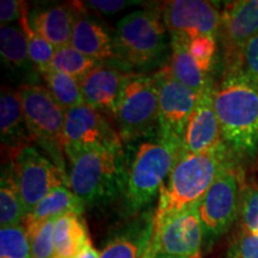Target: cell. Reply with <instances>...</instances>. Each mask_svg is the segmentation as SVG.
Listing matches in <instances>:
<instances>
[{
  "instance_id": "34",
  "label": "cell",
  "mask_w": 258,
  "mask_h": 258,
  "mask_svg": "<svg viewBox=\"0 0 258 258\" xmlns=\"http://www.w3.org/2000/svg\"><path fill=\"white\" fill-rule=\"evenodd\" d=\"M227 258H258V237L240 230L231 240Z\"/></svg>"
},
{
  "instance_id": "32",
  "label": "cell",
  "mask_w": 258,
  "mask_h": 258,
  "mask_svg": "<svg viewBox=\"0 0 258 258\" xmlns=\"http://www.w3.org/2000/svg\"><path fill=\"white\" fill-rule=\"evenodd\" d=\"M239 220L241 231L258 237V186L250 184L241 188Z\"/></svg>"
},
{
  "instance_id": "4",
  "label": "cell",
  "mask_w": 258,
  "mask_h": 258,
  "mask_svg": "<svg viewBox=\"0 0 258 258\" xmlns=\"http://www.w3.org/2000/svg\"><path fill=\"white\" fill-rule=\"evenodd\" d=\"M182 148L161 140L139 145L128 169V182L123 195L125 213L131 217L147 211L178 161Z\"/></svg>"
},
{
  "instance_id": "16",
  "label": "cell",
  "mask_w": 258,
  "mask_h": 258,
  "mask_svg": "<svg viewBox=\"0 0 258 258\" xmlns=\"http://www.w3.org/2000/svg\"><path fill=\"white\" fill-rule=\"evenodd\" d=\"M156 212L147 209L121 226L101 251V258H144L153 237Z\"/></svg>"
},
{
  "instance_id": "7",
  "label": "cell",
  "mask_w": 258,
  "mask_h": 258,
  "mask_svg": "<svg viewBox=\"0 0 258 258\" xmlns=\"http://www.w3.org/2000/svg\"><path fill=\"white\" fill-rule=\"evenodd\" d=\"M27 128L32 140L37 141L62 171L63 124L66 111L57 104L47 88L25 85L19 89Z\"/></svg>"
},
{
  "instance_id": "30",
  "label": "cell",
  "mask_w": 258,
  "mask_h": 258,
  "mask_svg": "<svg viewBox=\"0 0 258 258\" xmlns=\"http://www.w3.org/2000/svg\"><path fill=\"white\" fill-rule=\"evenodd\" d=\"M56 219L42 221L40 224L24 227L30 245L32 258H53V233Z\"/></svg>"
},
{
  "instance_id": "38",
  "label": "cell",
  "mask_w": 258,
  "mask_h": 258,
  "mask_svg": "<svg viewBox=\"0 0 258 258\" xmlns=\"http://www.w3.org/2000/svg\"><path fill=\"white\" fill-rule=\"evenodd\" d=\"M144 258H184V257H175V256H166V254H157L153 257H144Z\"/></svg>"
},
{
  "instance_id": "33",
  "label": "cell",
  "mask_w": 258,
  "mask_h": 258,
  "mask_svg": "<svg viewBox=\"0 0 258 258\" xmlns=\"http://www.w3.org/2000/svg\"><path fill=\"white\" fill-rule=\"evenodd\" d=\"M188 50L203 73L208 74L217 53V40L214 36H199L188 43Z\"/></svg>"
},
{
  "instance_id": "26",
  "label": "cell",
  "mask_w": 258,
  "mask_h": 258,
  "mask_svg": "<svg viewBox=\"0 0 258 258\" xmlns=\"http://www.w3.org/2000/svg\"><path fill=\"white\" fill-rule=\"evenodd\" d=\"M0 54L3 61L14 69H24L31 62L28 40L21 25L2 24L0 27Z\"/></svg>"
},
{
  "instance_id": "35",
  "label": "cell",
  "mask_w": 258,
  "mask_h": 258,
  "mask_svg": "<svg viewBox=\"0 0 258 258\" xmlns=\"http://www.w3.org/2000/svg\"><path fill=\"white\" fill-rule=\"evenodd\" d=\"M134 4H138V2H127V0H91V2H88V6L103 15L117 14Z\"/></svg>"
},
{
  "instance_id": "22",
  "label": "cell",
  "mask_w": 258,
  "mask_h": 258,
  "mask_svg": "<svg viewBox=\"0 0 258 258\" xmlns=\"http://www.w3.org/2000/svg\"><path fill=\"white\" fill-rule=\"evenodd\" d=\"M86 206L69 185H60L48 194L25 218L24 227L40 224L66 214L83 215Z\"/></svg>"
},
{
  "instance_id": "31",
  "label": "cell",
  "mask_w": 258,
  "mask_h": 258,
  "mask_svg": "<svg viewBox=\"0 0 258 258\" xmlns=\"http://www.w3.org/2000/svg\"><path fill=\"white\" fill-rule=\"evenodd\" d=\"M0 258H32L24 226L0 230Z\"/></svg>"
},
{
  "instance_id": "19",
  "label": "cell",
  "mask_w": 258,
  "mask_h": 258,
  "mask_svg": "<svg viewBox=\"0 0 258 258\" xmlns=\"http://www.w3.org/2000/svg\"><path fill=\"white\" fill-rule=\"evenodd\" d=\"M71 46L97 61L116 57L114 38L99 22L90 17L84 4L77 15Z\"/></svg>"
},
{
  "instance_id": "23",
  "label": "cell",
  "mask_w": 258,
  "mask_h": 258,
  "mask_svg": "<svg viewBox=\"0 0 258 258\" xmlns=\"http://www.w3.org/2000/svg\"><path fill=\"white\" fill-rule=\"evenodd\" d=\"M189 42L171 38V56L167 64L170 73L180 84L201 95L212 85L208 76L203 73L188 50Z\"/></svg>"
},
{
  "instance_id": "1",
  "label": "cell",
  "mask_w": 258,
  "mask_h": 258,
  "mask_svg": "<svg viewBox=\"0 0 258 258\" xmlns=\"http://www.w3.org/2000/svg\"><path fill=\"white\" fill-rule=\"evenodd\" d=\"M69 160V186L85 206L102 207L123 196L128 182L122 147H83L64 145Z\"/></svg>"
},
{
  "instance_id": "27",
  "label": "cell",
  "mask_w": 258,
  "mask_h": 258,
  "mask_svg": "<svg viewBox=\"0 0 258 258\" xmlns=\"http://www.w3.org/2000/svg\"><path fill=\"white\" fill-rule=\"evenodd\" d=\"M19 25L23 29L25 36L28 40V49L29 57H30L31 63L36 67L40 73L49 70L51 67V61L55 55L56 48L50 44L47 40L41 37L36 31L32 30L29 23V12L28 5L24 4L23 14L19 19Z\"/></svg>"
},
{
  "instance_id": "20",
  "label": "cell",
  "mask_w": 258,
  "mask_h": 258,
  "mask_svg": "<svg viewBox=\"0 0 258 258\" xmlns=\"http://www.w3.org/2000/svg\"><path fill=\"white\" fill-rule=\"evenodd\" d=\"M0 133L3 145H11L14 154L32 139L25 124L19 91L4 89L0 96Z\"/></svg>"
},
{
  "instance_id": "9",
  "label": "cell",
  "mask_w": 258,
  "mask_h": 258,
  "mask_svg": "<svg viewBox=\"0 0 258 258\" xmlns=\"http://www.w3.org/2000/svg\"><path fill=\"white\" fill-rule=\"evenodd\" d=\"M240 175L235 166L222 172L199 202L203 231V253L208 252L239 218Z\"/></svg>"
},
{
  "instance_id": "37",
  "label": "cell",
  "mask_w": 258,
  "mask_h": 258,
  "mask_svg": "<svg viewBox=\"0 0 258 258\" xmlns=\"http://www.w3.org/2000/svg\"><path fill=\"white\" fill-rule=\"evenodd\" d=\"M77 258H101V252L93 246L92 241H90Z\"/></svg>"
},
{
  "instance_id": "11",
  "label": "cell",
  "mask_w": 258,
  "mask_h": 258,
  "mask_svg": "<svg viewBox=\"0 0 258 258\" xmlns=\"http://www.w3.org/2000/svg\"><path fill=\"white\" fill-rule=\"evenodd\" d=\"M159 97V135L161 140L182 148L189 118L198 105L200 95L180 84L164 66L154 74Z\"/></svg>"
},
{
  "instance_id": "5",
  "label": "cell",
  "mask_w": 258,
  "mask_h": 258,
  "mask_svg": "<svg viewBox=\"0 0 258 258\" xmlns=\"http://www.w3.org/2000/svg\"><path fill=\"white\" fill-rule=\"evenodd\" d=\"M116 57L134 69L152 66L166 49V27L154 10H139L117 23L114 37Z\"/></svg>"
},
{
  "instance_id": "13",
  "label": "cell",
  "mask_w": 258,
  "mask_h": 258,
  "mask_svg": "<svg viewBox=\"0 0 258 258\" xmlns=\"http://www.w3.org/2000/svg\"><path fill=\"white\" fill-rule=\"evenodd\" d=\"M122 147V139L101 111L88 104L70 109L64 115L63 146Z\"/></svg>"
},
{
  "instance_id": "18",
  "label": "cell",
  "mask_w": 258,
  "mask_h": 258,
  "mask_svg": "<svg viewBox=\"0 0 258 258\" xmlns=\"http://www.w3.org/2000/svg\"><path fill=\"white\" fill-rule=\"evenodd\" d=\"M82 3L49 5L29 15L32 30L55 48L71 46L73 28Z\"/></svg>"
},
{
  "instance_id": "14",
  "label": "cell",
  "mask_w": 258,
  "mask_h": 258,
  "mask_svg": "<svg viewBox=\"0 0 258 258\" xmlns=\"http://www.w3.org/2000/svg\"><path fill=\"white\" fill-rule=\"evenodd\" d=\"M213 86L200 95L182 141V153H203L225 145L213 99Z\"/></svg>"
},
{
  "instance_id": "21",
  "label": "cell",
  "mask_w": 258,
  "mask_h": 258,
  "mask_svg": "<svg viewBox=\"0 0 258 258\" xmlns=\"http://www.w3.org/2000/svg\"><path fill=\"white\" fill-rule=\"evenodd\" d=\"M91 239L83 215L66 214L57 218L54 227L53 258H77Z\"/></svg>"
},
{
  "instance_id": "36",
  "label": "cell",
  "mask_w": 258,
  "mask_h": 258,
  "mask_svg": "<svg viewBox=\"0 0 258 258\" xmlns=\"http://www.w3.org/2000/svg\"><path fill=\"white\" fill-rule=\"evenodd\" d=\"M24 3L17 0H2L0 3V22L2 24H10L19 21L23 14Z\"/></svg>"
},
{
  "instance_id": "15",
  "label": "cell",
  "mask_w": 258,
  "mask_h": 258,
  "mask_svg": "<svg viewBox=\"0 0 258 258\" xmlns=\"http://www.w3.org/2000/svg\"><path fill=\"white\" fill-rule=\"evenodd\" d=\"M220 35L226 61L258 35V0H240L226 5L221 12Z\"/></svg>"
},
{
  "instance_id": "2",
  "label": "cell",
  "mask_w": 258,
  "mask_h": 258,
  "mask_svg": "<svg viewBox=\"0 0 258 258\" xmlns=\"http://www.w3.org/2000/svg\"><path fill=\"white\" fill-rule=\"evenodd\" d=\"M222 143L234 158L258 152V86L239 74L226 73L213 90Z\"/></svg>"
},
{
  "instance_id": "25",
  "label": "cell",
  "mask_w": 258,
  "mask_h": 258,
  "mask_svg": "<svg viewBox=\"0 0 258 258\" xmlns=\"http://www.w3.org/2000/svg\"><path fill=\"white\" fill-rule=\"evenodd\" d=\"M41 74L46 82L48 91L64 111L84 104L79 80L51 67Z\"/></svg>"
},
{
  "instance_id": "10",
  "label": "cell",
  "mask_w": 258,
  "mask_h": 258,
  "mask_svg": "<svg viewBox=\"0 0 258 258\" xmlns=\"http://www.w3.org/2000/svg\"><path fill=\"white\" fill-rule=\"evenodd\" d=\"M12 163L16 182L28 214L51 190L60 185H69L64 172L31 145L19 148L14 154Z\"/></svg>"
},
{
  "instance_id": "29",
  "label": "cell",
  "mask_w": 258,
  "mask_h": 258,
  "mask_svg": "<svg viewBox=\"0 0 258 258\" xmlns=\"http://www.w3.org/2000/svg\"><path fill=\"white\" fill-rule=\"evenodd\" d=\"M226 73L239 74L258 86V35L227 61Z\"/></svg>"
},
{
  "instance_id": "8",
  "label": "cell",
  "mask_w": 258,
  "mask_h": 258,
  "mask_svg": "<svg viewBox=\"0 0 258 258\" xmlns=\"http://www.w3.org/2000/svg\"><path fill=\"white\" fill-rule=\"evenodd\" d=\"M157 254L201 258L203 231L199 203L180 211L156 214L153 237L144 257Z\"/></svg>"
},
{
  "instance_id": "12",
  "label": "cell",
  "mask_w": 258,
  "mask_h": 258,
  "mask_svg": "<svg viewBox=\"0 0 258 258\" xmlns=\"http://www.w3.org/2000/svg\"><path fill=\"white\" fill-rule=\"evenodd\" d=\"M163 21L171 38L190 42L199 36H217L221 12L203 0H173L164 5Z\"/></svg>"
},
{
  "instance_id": "28",
  "label": "cell",
  "mask_w": 258,
  "mask_h": 258,
  "mask_svg": "<svg viewBox=\"0 0 258 258\" xmlns=\"http://www.w3.org/2000/svg\"><path fill=\"white\" fill-rule=\"evenodd\" d=\"M98 66V61L80 53L72 46L56 48L51 61V69L60 71L77 80H82Z\"/></svg>"
},
{
  "instance_id": "3",
  "label": "cell",
  "mask_w": 258,
  "mask_h": 258,
  "mask_svg": "<svg viewBox=\"0 0 258 258\" xmlns=\"http://www.w3.org/2000/svg\"><path fill=\"white\" fill-rule=\"evenodd\" d=\"M233 154L222 146L203 153H180L159 192L156 214H165L198 205L219 176L234 166Z\"/></svg>"
},
{
  "instance_id": "6",
  "label": "cell",
  "mask_w": 258,
  "mask_h": 258,
  "mask_svg": "<svg viewBox=\"0 0 258 258\" xmlns=\"http://www.w3.org/2000/svg\"><path fill=\"white\" fill-rule=\"evenodd\" d=\"M114 117L125 143L159 135V97L153 76L128 74Z\"/></svg>"
},
{
  "instance_id": "24",
  "label": "cell",
  "mask_w": 258,
  "mask_h": 258,
  "mask_svg": "<svg viewBox=\"0 0 258 258\" xmlns=\"http://www.w3.org/2000/svg\"><path fill=\"white\" fill-rule=\"evenodd\" d=\"M28 213L15 178L14 163L8 161L0 179V225L2 228L23 226Z\"/></svg>"
},
{
  "instance_id": "17",
  "label": "cell",
  "mask_w": 258,
  "mask_h": 258,
  "mask_svg": "<svg viewBox=\"0 0 258 258\" xmlns=\"http://www.w3.org/2000/svg\"><path fill=\"white\" fill-rule=\"evenodd\" d=\"M128 74L112 67L98 64L88 76L79 80L84 103L98 111L115 116Z\"/></svg>"
}]
</instances>
